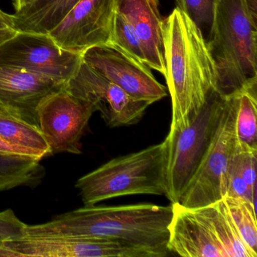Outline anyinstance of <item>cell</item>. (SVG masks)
<instances>
[{
	"label": "cell",
	"mask_w": 257,
	"mask_h": 257,
	"mask_svg": "<svg viewBox=\"0 0 257 257\" xmlns=\"http://www.w3.org/2000/svg\"><path fill=\"white\" fill-rule=\"evenodd\" d=\"M2 105H3V103H1V102H0V106H2Z\"/></svg>",
	"instance_id": "4dcf8cb0"
},
{
	"label": "cell",
	"mask_w": 257,
	"mask_h": 257,
	"mask_svg": "<svg viewBox=\"0 0 257 257\" xmlns=\"http://www.w3.org/2000/svg\"><path fill=\"white\" fill-rule=\"evenodd\" d=\"M0 138L41 160L52 155L40 127L10 112L4 104L0 106Z\"/></svg>",
	"instance_id": "e0dca14e"
},
{
	"label": "cell",
	"mask_w": 257,
	"mask_h": 257,
	"mask_svg": "<svg viewBox=\"0 0 257 257\" xmlns=\"http://www.w3.org/2000/svg\"><path fill=\"white\" fill-rule=\"evenodd\" d=\"M0 257H22V255L7 247L3 242H0Z\"/></svg>",
	"instance_id": "f1b7e54d"
},
{
	"label": "cell",
	"mask_w": 257,
	"mask_h": 257,
	"mask_svg": "<svg viewBox=\"0 0 257 257\" xmlns=\"http://www.w3.org/2000/svg\"><path fill=\"white\" fill-rule=\"evenodd\" d=\"M85 64L121 88L132 98L150 105L168 96L150 67L112 46L90 48L82 54Z\"/></svg>",
	"instance_id": "30bf717a"
},
{
	"label": "cell",
	"mask_w": 257,
	"mask_h": 257,
	"mask_svg": "<svg viewBox=\"0 0 257 257\" xmlns=\"http://www.w3.org/2000/svg\"><path fill=\"white\" fill-rule=\"evenodd\" d=\"M162 38L172 105L170 129L183 128L215 91L216 66L202 34L178 9L163 20Z\"/></svg>",
	"instance_id": "7a4b0ae2"
},
{
	"label": "cell",
	"mask_w": 257,
	"mask_h": 257,
	"mask_svg": "<svg viewBox=\"0 0 257 257\" xmlns=\"http://www.w3.org/2000/svg\"><path fill=\"white\" fill-rule=\"evenodd\" d=\"M33 1H34V0H13L16 11H18V10H21V9H22L24 7H25V6L28 5V4L32 3Z\"/></svg>",
	"instance_id": "f546056e"
},
{
	"label": "cell",
	"mask_w": 257,
	"mask_h": 257,
	"mask_svg": "<svg viewBox=\"0 0 257 257\" xmlns=\"http://www.w3.org/2000/svg\"><path fill=\"white\" fill-rule=\"evenodd\" d=\"M64 85L44 75L0 66V102L10 112L36 125L39 126L37 106L40 100Z\"/></svg>",
	"instance_id": "4fadbf2b"
},
{
	"label": "cell",
	"mask_w": 257,
	"mask_h": 257,
	"mask_svg": "<svg viewBox=\"0 0 257 257\" xmlns=\"http://www.w3.org/2000/svg\"><path fill=\"white\" fill-rule=\"evenodd\" d=\"M82 55L64 50L49 34L18 32L0 46V66L17 67L68 82L79 70Z\"/></svg>",
	"instance_id": "ba28073f"
},
{
	"label": "cell",
	"mask_w": 257,
	"mask_h": 257,
	"mask_svg": "<svg viewBox=\"0 0 257 257\" xmlns=\"http://www.w3.org/2000/svg\"><path fill=\"white\" fill-rule=\"evenodd\" d=\"M40 162L34 156L0 153V192L38 186L46 174Z\"/></svg>",
	"instance_id": "d6986e66"
},
{
	"label": "cell",
	"mask_w": 257,
	"mask_h": 257,
	"mask_svg": "<svg viewBox=\"0 0 257 257\" xmlns=\"http://www.w3.org/2000/svg\"><path fill=\"white\" fill-rule=\"evenodd\" d=\"M0 153L31 156V155L28 154V152L22 150V149L19 148V147L11 145V144H9V143H7V141H4L1 138H0Z\"/></svg>",
	"instance_id": "484cf974"
},
{
	"label": "cell",
	"mask_w": 257,
	"mask_h": 257,
	"mask_svg": "<svg viewBox=\"0 0 257 257\" xmlns=\"http://www.w3.org/2000/svg\"><path fill=\"white\" fill-rule=\"evenodd\" d=\"M235 103V136L237 144L257 149V87L242 90L232 95Z\"/></svg>",
	"instance_id": "44dd1931"
},
{
	"label": "cell",
	"mask_w": 257,
	"mask_h": 257,
	"mask_svg": "<svg viewBox=\"0 0 257 257\" xmlns=\"http://www.w3.org/2000/svg\"><path fill=\"white\" fill-rule=\"evenodd\" d=\"M95 112L94 105L74 97L64 88L43 97L37 106V118L52 155L81 154V140Z\"/></svg>",
	"instance_id": "52a82bcc"
},
{
	"label": "cell",
	"mask_w": 257,
	"mask_h": 257,
	"mask_svg": "<svg viewBox=\"0 0 257 257\" xmlns=\"http://www.w3.org/2000/svg\"><path fill=\"white\" fill-rule=\"evenodd\" d=\"M1 12H2V11H1V10H0V13H1Z\"/></svg>",
	"instance_id": "1f68e13d"
},
{
	"label": "cell",
	"mask_w": 257,
	"mask_h": 257,
	"mask_svg": "<svg viewBox=\"0 0 257 257\" xmlns=\"http://www.w3.org/2000/svg\"><path fill=\"white\" fill-rule=\"evenodd\" d=\"M26 225L12 209L0 212V242L23 237Z\"/></svg>",
	"instance_id": "d4e9b609"
},
{
	"label": "cell",
	"mask_w": 257,
	"mask_h": 257,
	"mask_svg": "<svg viewBox=\"0 0 257 257\" xmlns=\"http://www.w3.org/2000/svg\"><path fill=\"white\" fill-rule=\"evenodd\" d=\"M207 45L216 66V92L227 97L257 87V17L244 0H219Z\"/></svg>",
	"instance_id": "3957f363"
},
{
	"label": "cell",
	"mask_w": 257,
	"mask_h": 257,
	"mask_svg": "<svg viewBox=\"0 0 257 257\" xmlns=\"http://www.w3.org/2000/svg\"><path fill=\"white\" fill-rule=\"evenodd\" d=\"M166 150L159 143L120 156L80 177L76 183L85 206L132 195H165Z\"/></svg>",
	"instance_id": "277c9868"
},
{
	"label": "cell",
	"mask_w": 257,
	"mask_h": 257,
	"mask_svg": "<svg viewBox=\"0 0 257 257\" xmlns=\"http://www.w3.org/2000/svg\"><path fill=\"white\" fill-rule=\"evenodd\" d=\"M169 225L170 252L185 257H227L198 207L189 208L172 204Z\"/></svg>",
	"instance_id": "5bb4252c"
},
{
	"label": "cell",
	"mask_w": 257,
	"mask_h": 257,
	"mask_svg": "<svg viewBox=\"0 0 257 257\" xmlns=\"http://www.w3.org/2000/svg\"><path fill=\"white\" fill-rule=\"evenodd\" d=\"M159 0H115V11L125 18L142 45L146 64L165 74L162 24Z\"/></svg>",
	"instance_id": "9a60e30c"
},
{
	"label": "cell",
	"mask_w": 257,
	"mask_h": 257,
	"mask_svg": "<svg viewBox=\"0 0 257 257\" xmlns=\"http://www.w3.org/2000/svg\"><path fill=\"white\" fill-rule=\"evenodd\" d=\"M64 88L74 97L94 105L106 125L110 127L137 124L150 106L147 102L135 100L127 95L83 61Z\"/></svg>",
	"instance_id": "9c48e42d"
},
{
	"label": "cell",
	"mask_w": 257,
	"mask_h": 257,
	"mask_svg": "<svg viewBox=\"0 0 257 257\" xmlns=\"http://www.w3.org/2000/svg\"><path fill=\"white\" fill-rule=\"evenodd\" d=\"M172 216V204L84 206L46 223L27 224L25 236L106 237L146 249L155 257H164L170 252Z\"/></svg>",
	"instance_id": "6da1fadb"
},
{
	"label": "cell",
	"mask_w": 257,
	"mask_h": 257,
	"mask_svg": "<svg viewBox=\"0 0 257 257\" xmlns=\"http://www.w3.org/2000/svg\"><path fill=\"white\" fill-rule=\"evenodd\" d=\"M3 243L22 257H155L146 249L106 237L23 236Z\"/></svg>",
	"instance_id": "7c38bea8"
},
{
	"label": "cell",
	"mask_w": 257,
	"mask_h": 257,
	"mask_svg": "<svg viewBox=\"0 0 257 257\" xmlns=\"http://www.w3.org/2000/svg\"><path fill=\"white\" fill-rule=\"evenodd\" d=\"M80 0H34L13 17V28L18 32L49 34Z\"/></svg>",
	"instance_id": "2e32d148"
},
{
	"label": "cell",
	"mask_w": 257,
	"mask_h": 257,
	"mask_svg": "<svg viewBox=\"0 0 257 257\" xmlns=\"http://www.w3.org/2000/svg\"><path fill=\"white\" fill-rule=\"evenodd\" d=\"M257 149L237 145L228 172V189L225 196L240 197L255 206L256 202Z\"/></svg>",
	"instance_id": "ffe728a7"
},
{
	"label": "cell",
	"mask_w": 257,
	"mask_h": 257,
	"mask_svg": "<svg viewBox=\"0 0 257 257\" xmlns=\"http://www.w3.org/2000/svg\"><path fill=\"white\" fill-rule=\"evenodd\" d=\"M115 0H80L49 35L64 50L82 55L112 44Z\"/></svg>",
	"instance_id": "8fae6325"
},
{
	"label": "cell",
	"mask_w": 257,
	"mask_h": 257,
	"mask_svg": "<svg viewBox=\"0 0 257 257\" xmlns=\"http://www.w3.org/2000/svg\"><path fill=\"white\" fill-rule=\"evenodd\" d=\"M13 25L12 15H8L4 12H1L0 13V29L13 28Z\"/></svg>",
	"instance_id": "83f0119b"
},
{
	"label": "cell",
	"mask_w": 257,
	"mask_h": 257,
	"mask_svg": "<svg viewBox=\"0 0 257 257\" xmlns=\"http://www.w3.org/2000/svg\"><path fill=\"white\" fill-rule=\"evenodd\" d=\"M223 199L242 238L249 248L256 252L255 206L240 197L225 196Z\"/></svg>",
	"instance_id": "7402d4cb"
},
{
	"label": "cell",
	"mask_w": 257,
	"mask_h": 257,
	"mask_svg": "<svg viewBox=\"0 0 257 257\" xmlns=\"http://www.w3.org/2000/svg\"><path fill=\"white\" fill-rule=\"evenodd\" d=\"M177 8L197 27L206 43L211 38L219 0H175Z\"/></svg>",
	"instance_id": "603a6c76"
},
{
	"label": "cell",
	"mask_w": 257,
	"mask_h": 257,
	"mask_svg": "<svg viewBox=\"0 0 257 257\" xmlns=\"http://www.w3.org/2000/svg\"><path fill=\"white\" fill-rule=\"evenodd\" d=\"M198 208L210 224L227 257L257 256V252L242 238L223 198Z\"/></svg>",
	"instance_id": "ac0fdd59"
},
{
	"label": "cell",
	"mask_w": 257,
	"mask_h": 257,
	"mask_svg": "<svg viewBox=\"0 0 257 257\" xmlns=\"http://www.w3.org/2000/svg\"><path fill=\"white\" fill-rule=\"evenodd\" d=\"M235 103L226 97L214 138L179 204L189 208L213 204L226 195L228 172L236 148Z\"/></svg>",
	"instance_id": "8992f818"
},
{
	"label": "cell",
	"mask_w": 257,
	"mask_h": 257,
	"mask_svg": "<svg viewBox=\"0 0 257 257\" xmlns=\"http://www.w3.org/2000/svg\"><path fill=\"white\" fill-rule=\"evenodd\" d=\"M111 46L117 48L137 61L146 64L142 45L136 32L125 18L116 11L112 24Z\"/></svg>",
	"instance_id": "cb8c5ba5"
},
{
	"label": "cell",
	"mask_w": 257,
	"mask_h": 257,
	"mask_svg": "<svg viewBox=\"0 0 257 257\" xmlns=\"http://www.w3.org/2000/svg\"><path fill=\"white\" fill-rule=\"evenodd\" d=\"M226 97L215 91L201 110L183 128L170 129L165 139L166 194L171 204L178 203L205 156L219 127Z\"/></svg>",
	"instance_id": "5b68a950"
},
{
	"label": "cell",
	"mask_w": 257,
	"mask_h": 257,
	"mask_svg": "<svg viewBox=\"0 0 257 257\" xmlns=\"http://www.w3.org/2000/svg\"><path fill=\"white\" fill-rule=\"evenodd\" d=\"M18 31L13 29V28H5V29H0V46L4 44L6 42L10 40L16 36Z\"/></svg>",
	"instance_id": "4316f807"
}]
</instances>
